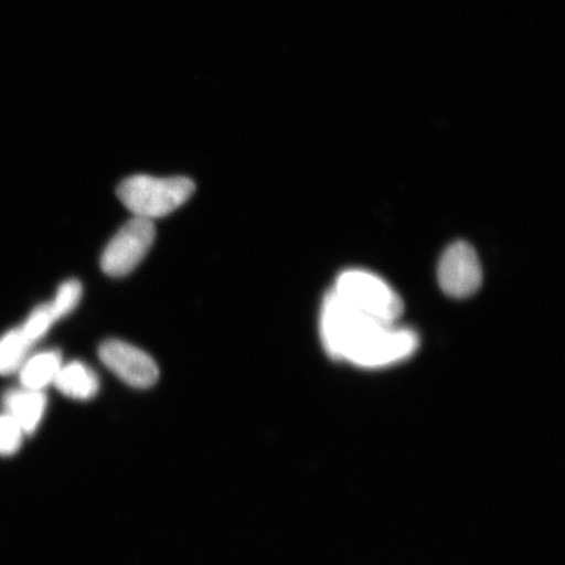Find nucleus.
I'll return each mask as SVG.
<instances>
[{"instance_id": "nucleus-10", "label": "nucleus", "mask_w": 565, "mask_h": 565, "mask_svg": "<svg viewBox=\"0 0 565 565\" xmlns=\"http://www.w3.org/2000/svg\"><path fill=\"white\" fill-rule=\"evenodd\" d=\"M31 348V342L21 333L20 329H13L0 337V376L19 371Z\"/></svg>"}, {"instance_id": "nucleus-13", "label": "nucleus", "mask_w": 565, "mask_h": 565, "mask_svg": "<svg viewBox=\"0 0 565 565\" xmlns=\"http://www.w3.org/2000/svg\"><path fill=\"white\" fill-rule=\"evenodd\" d=\"M25 434L9 414L0 415V456L15 455Z\"/></svg>"}, {"instance_id": "nucleus-11", "label": "nucleus", "mask_w": 565, "mask_h": 565, "mask_svg": "<svg viewBox=\"0 0 565 565\" xmlns=\"http://www.w3.org/2000/svg\"><path fill=\"white\" fill-rule=\"evenodd\" d=\"M83 296V287L79 280L71 279L63 281L56 291L55 298L47 303L49 310L53 316V320L60 321L79 306Z\"/></svg>"}, {"instance_id": "nucleus-9", "label": "nucleus", "mask_w": 565, "mask_h": 565, "mask_svg": "<svg viewBox=\"0 0 565 565\" xmlns=\"http://www.w3.org/2000/svg\"><path fill=\"white\" fill-rule=\"evenodd\" d=\"M62 363V355L58 351H44L26 358L21 365L20 384L31 391H44L49 385H53L56 374H58Z\"/></svg>"}, {"instance_id": "nucleus-12", "label": "nucleus", "mask_w": 565, "mask_h": 565, "mask_svg": "<svg viewBox=\"0 0 565 565\" xmlns=\"http://www.w3.org/2000/svg\"><path fill=\"white\" fill-rule=\"evenodd\" d=\"M54 322L55 321L53 320L51 310H49L47 303H42V306L33 310L31 316L26 318L23 327L19 329L33 345L46 335L49 329L53 327Z\"/></svg>"}, {"instance_id": "nucleus-3", "label": "nucleus", "mask_w": 565, "mask_h": 565, "mask_svg": "<svg viewBox=\"0 0 565 565\" xmlns=\"http://www.w3.org/2000/svg\"><path fill=\"white\" fill-rule=\"evenodd\" d=\"M334 294L353 309L385 323H397L404 302L397 292L377 275L348 270L337 278Z\"/></svg>"}, {"instance_id": "nucleus-5", "label": "nucleus", "mask_w": 565, "mask_h": 565, "mask_svg": "<svg viewBox=\"0 0 565 565\" xmlns=\"http://www.w3.org/2000/svg\"><path fill=\"white\" fill-rule=\"evenodd\" d=\"M98 358L106 369L132 387H151L159 380V366L154 360L130 343L109 339L98 349Z\"/></svg>"}, {"instance_id": "nucleus-8", "label": "nucleus", "mask_w": 565, "mask_h": 565, "mask_svg": "<svg viewBox=\"0 0 565 565\" xmlns=\"http://www.w3.org/2000/svg\"><path fill=\"white\" fill-rule=\"evenodd\" d=\"M53 385L66 397L79 401L94 398L100 387L97 374L81 362L63 364Z\"/></svg>"}, {"instance_id": "nucleus-2", "label": "nucleus", "mask_w": 565, "mask_h": 565, "mask_svg": "<svg viewBox=\"0 0 565 565\" xmlns=\"http://www.w3.org/2000/svg\"><path fill=\"white\" fill-rule=\"evenodd\" d=\"M194 192V182L186 177L159 179L146 174L130 177L117 190L119 200L134 216L151 222L179 210Z\"/></svg>"}, {"instance_id": "nucleus-7", "label": "nucleus", "mask_w": 565, "mask_h": 565, "mask_svg": "<svg viewBox=\"0 0 565 565\" xmlns=\"http://www.w3.org/2000/svg\"><path fill=\"white\" fill-rule=\"evenodd\" d=\"M46 395L44 392L21 387L6 394V414L15 420L25 435H31L39 428L46 412Z\"/></svg>"}, {"instance_id": "nucleus-4", "label": "nucleus", "mask_w": 565, "mask_h": 565, "mask_svg": "<svg viewBox=\"0 0 565 565\" xmlns=\"http://www.w3.org/2000/svg\"><path fill=\"white\" fill-rule=\"evenodd\" d=\"M154 237L153 223L134 216L106 245L102 257L103 271L113 278L126 277L145 259Z\"/></svg>"}, {"instance_id": "nucleus-6", "label": "nucleus", "mask_w": 565, "mask_h": 565, "mask_svg": "<svg viewBox=\"0 0 565 565\" xmlns=\"http://www.w3.org/2000/svg\"><path fill=\"white\" fill-rule=\"evenodd\" d=\"M482 279V266L475 247L457 242L445 250L439 265V282L450 298H469L478 291Z\"/></svg>"}, {"instance_id": "nucleus-1", "label": "nucleus", "mask_w": 565, "mask_h": 565, "mask_svg": "<svg viewBox=\"0 0 565 565\" xmlns=\"http://www.w3.org/2000/svg\"><path fill=\"white\" fill-rule=\"evenodd\" d=\"M320 331L324 350L335 360L363 369H381L402 362L418 350L412 329L385 323L353 309L334 291L324 298Z\"/></svg>"}]
</instances>
